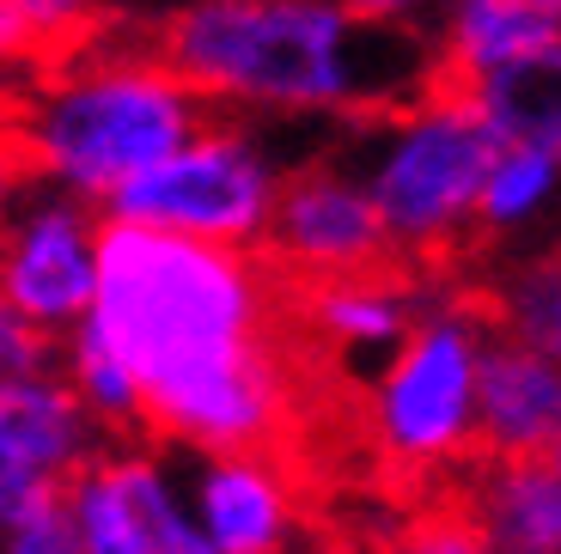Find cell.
Wrapping results in <instances>:
<instances>
[{
  "instance_id": "30bf717a",
  "label": "cell",
  "mask_w": 561,
  "mask_h": 554,
  "mask_svg": "<svg viewBox=\"0 0 561 554\" xmlns=\"http://www.w3.org/2000/svg\"><path fill=\"white\" fill-rule=\"evenodd\" d=\"M147 427L165 445L196 451V458L202 451L275 445V432L287 427V366L275 360V342L153 396L147 402Z\"/></svg>"
},
{
  "instance_id": "603a6c76",
  "label": "cell",
  "mask_w": 561,
  "mask_h": 554,
  "mask_svg": "<svg viewBox=\"0 0 561 554\" xmlns=\"http://www.w3.org/2000/svg\"><path fill=\"white\" fill-rule=\"evenodd\" d=\"M19 13L31 19V31H37V43L56 56V49H68V43L92 37V25H99V7L92 0H19Z\"/></svg>"
},
{
  "instance_id": "4316f807",
  "label": "cell",
  "mask_w": 561,
  "mask_h": 554,
  "mask_svg": "<svg viewBox=\"0 0 561 554\" xmlns=\"http://www.w3.org/2000/svg\"><path fill=\"white\" fill-rule=\"evenodd\" d=\"M543 458H549V463H556V470H561V432H556V439H549V451H543Z\"/></svg>"
},
{
  "instance_id": "cb8c5ba5",
  "label": "cell",
  "mask_w": 561,
  "mask_h": 554,
  "mask_svg": "<svg viewBox=\"0 0 561 554\" xmlns=\"http://www.w3.org/2000/svg\"><path fill=\"white\" fill-rule=\"evenodd\" d=\"M49 360H56V342H49L37 323L19 318V305L0 292V378L31 372V366H49Z\"/></svg>"
},
{
  "instance_id": "9c48e42d",
  "label": "cell",
  "mask_w": 561,
  "mask_h": 554,
  "mask_svg": "<svg viewBox=\"0 0 561 554\" xmlns=\"http://www.w3.org/2000/svg\"><path fill=\"white\" fill-rule=\"evenodd\" d=\"M256 250H268V263L287 268L294 280L397 263L379 208H373V195L348 159H311V165L287 171Z\"/></svg>"
},
{
  "instance_id": "484cf974",
  "label": "cell",
  "mask_w": 561,
  "mask_h": 554,
  "mask_svg": "<svg viewBox=\"0 0 561 554\" xmlns=\"http://www.w3.org/2000/svg\"><path fill=\"white\" fill-rule=\"evenodd\" d=\"M342 7H354L360 19H385V25H415V19L434 13L439 0H342Z\"/></svg>"
},
{
  "instance_id": "5b68a950",
  "label": "cell",
  "mask_w": 561,
  "mask_h": 554,
  "mask_svg": "<svg viewBox=\"0 0 561 554\" xmlns=\"http://www.w3.org/2000/svg\"><path fill=\"white\" fill-rule=\"evenodd\" d=\"M280 177H287V165L256 135L251 116L214 111L165 159H153L140 177H128L123 189L104 195V213L135 220V226H159V232H178V238L256 250Z\"/></svg>"
},
{
  "instance_id": "d6986e66",
  "label": "cell",
  "mask_w": 561,
  "mask_h": 554,
  "mask_svg": "<svg viewBox=\"0 0 561 554\" xmlns=\"http://www.w3.org/2000/svg\"><path fill=\"white\" fill-rule=\"evenodd\" d=\"M56 342H61V366H56V372L73 384V396L85 402V415L99 420L104 432L147 427V396H140V378L123 366V354H116V347H104L99 335L85 330V323H73L68 335H56Z\"/></svg>"
},
{
  "instance_id": "9a60e30c",
  "label": "cell",
  "mask_w": 561,
  "mask_h": 554,
  "mask_svg": "<svg viewBox=\"0 0 561 554\" xmlns=\"http://www.w3.org/2000/svg\"><path fill=\"white\" fill-rule=\"evenodd\" d=\"M421 311H427V292L415 280H403L391 263L306 280V323L354 360H373V354L385 360Z\"/></svg>"
},
{
  "instance_id": "ac0fdd59",
  "label": "cell",
  "mask_w": 561,
  "mask_h": 554,
  "mask_svg": "<svg viewBox=\"0 0 561 554\" xmlns=\"http://www.w3.org/2000/svg\"><path fill=\"white\" fill-rule=\"evenodd\" d=\"M463 92L477 97L494 140H525V147H543L561 159V37L470 80Z\"/></svg>"
},
{
  "instance_id": "8992f818",
  "label": "cell",
  "mask_w": 561,
  "mask_h": 554,
  "mask_svg": "<svg viewBox=\"0 0 561 554\" xmlns=\"http://www.w3.org/2000/svg\"><path fill=\"white\" fill-rule=\"evenodd\" d=\"M489 311L427 305L366 390V432L397 470H446L477 451V354Z\"/></svg>"
},
{
  "instance_id": "52a82bcc",
  "label": "cell",
  "mask_w": 561,
  "mask_h": 554,
  "mask_svg": "<svg viewBox=\"0 0 561 554\" xmlns=\"http://www.w3.org/2000/svg\"><path fill=\"white\" fill-rule=\"evenodd\" d=\"M99 226L104 208L68 195L56 183H25L0 226V292L19 305V318L37 323L49 342L68 335L92 305L99 287Z\"/></svg>"
},
{
  "instance_id": "7402d4cb",
  "label": "cell",
  "mask_w": 561,
  "mask_h": 554,
  "mask_svg": "<svg viewBox=\"0 0 561 554\" xmlns=\"http://www.w3.org/2000/svg\"><path fill=\"white\" fill-rule=\"evenodd\" d=\"M43 56H49V49L37 43L31 19L19 13V0H0V97L19 92V85L43 68Z\"/></svg>"
},
{
  "instance_id": "7c38bea8",
  "label": "cell",
  "mask_w": 561,
  "mask_h": 554,
  "mask_svg": "<svg viewBox=\"0 0 561 554\" xmlns=\"http://www.w3.org/2000/svg\"><path fill=\"white\" fill-rule=\"evenodd\" d=\"M561 432V360L549 342L489 318L477 354V451L537 458Z\"/></svg>"
},
{
  "instance_id": "2e32d148",
  "label": "cell",
  "mask_w": 561,
  "mask_h": 554,
  "mask_svg": "<svg viewBox=\"0 0 561 554\" xmlns=\"http://www.w3.org/2000/svg\"><path fill=\"white\" fill-rule=\"evenodd\" d=\"M556 37H561V19H549L531 0H446L434 31V68L439 80L470 85Z\"/></svg>"
},
{
  "instance_id": "e0dca14e",
  "label": "cell",
  "mask_w": 561,
  "mask_h": 554,
  "mask_svg": "<svg viewBox=\"0 0 561 554\" xmlns=\"http://www.w3.org/2000/svg\"><path fill=\"white\" fill-rule=\"evenodd\" d=\"M549 220H561V159L525 140H494L477 189V238L519 250Z\"/></svg>"
},
{
  "instance_id": "5bb4252c",
  "label": "cell",
  "mask_w": 561,
  "mask_h": 554,
  "mask_svg": "<svg viewBox=\"0 0 561 554\" xmlns=\"http://www.w3.org/2000/svg\"><path fill=\"white\" fill-rule=\"evenodd\" d=\"M463 530L477 549L561 554V470L537 458H482L463 494Z\"/></svg>"
},
{
  "instance_id": "d4e9b609",
  "label": "cell",
  "mask_w": 561,
  "mask_h": 554,
  "mask_svg": "<svg viewBox=\"0 0 561 554\" xmlns=\"http://www.w3.org/2000/svg\"><path fill=\"white\" fill-rule=\"evenodd\" d=\"M31 171H25V153H19L13 128H7V111H0V226H7V213H13V201L25 195Z\"/></svg>"
},
{
  "instance_id": "ba28073f",
  "label": "cell",
  "mask_w": 561,
  "mask_h": 554,
  "mask_svg": "<svg viewBox=\"0 0 561 554\" xmlns=\"http://www.w3.org/2000/svg\"><path fill=\"white\" fill-rule=\"evenodd\" d=\"M68 524L85 554H202L183 475L140 445H99L68 475Z\"/></svg>"
},
{
  "instance_id": "44dd1931",
  "label": "cell",
  "mask_w": 561,
  "mask_h": 554,
  "mask_svg": "<svg viewBox=\"0 0 561 554\" xmlns=\"http://www.w3.org/2000/svg\"><path fill=\"white\" fill-rule=\"evenodd\" d=\"M489 318L506 323V330H525V335H537V342H549V354L561 360V244L525 256V263L501 280Z\"/></svg>"
},
{
  "instance_id": "277c9868",
  "label": "cell",
  "mask_w": 561,
  "mask_h": 554,
  "mask_svg": "<svg viewBox=\"0 0 561 554\" xmlns=\"http://www.w3.org/2000/svg\"><path fill=\"white\" fill-rule=\"evenodd\" d=\"M494 153V128L477 97L451 80H427L403 104L354 116L348 165L385 220L397 263L458 256L477 238V189Z\"/></svg>"
},
{
  "instance_id": "6da1fadb",
  "label": "cell",
  "mask_w": 561,
  "mask_h": 554,
  "mask_svg": "<svg viewBox=\"0 0 561 554\" xmlns=\"http://www.w3.org/2000/svg\"><path fill=\"white\" fill-rule=\"evenodd\" d=\"M153 49L226 116H373L439 80L415 25L360 19L342 0H183Z\"/></svg>"
},
{
  "instance_id": "3957f363",
  "label": "cell",
  "mask_w": 561,
  "mask_h": 554,
  "mask_svg": "<svg viewBox=\"0 0 561 554\" xmlns=\"http://www.w3.org/2000/svg\"><path fill=\"white\" fill-rule=\"evenodd\" d=\"M25 171L68 195L99 201L165 159L214 116V104L183 80L153 43H104L99 31L43 56L19 92L0 97Z\"/></svg>"
},
{
  "instance_id": "4fadbf2b",
  "label": "cell",
  "mask_w": 561,
  "mask_h": 554,
  "mask_svg": "<svg viewBox=\"0 0 561 554\" xmlns=\"http://www.w3.org/2000/svg\"><path fill=\"white\" fill-rule=\"evenodd\" d=\"M99 445L104 427L85 415V402L56 372V360L0 378V470L68 482Z\"/></svg>"
},
{
  "instance_id": "7a4b0ae2",
  "label": "cell",
  "mask_w": 561,
  "mask_h": 554,
  "mask_svg": "<svg viewBox=\"0 0 561 554\" xmlns=\"http://www.w3.org/2000/svg\"><path fill=\"white\" fill-rule=\"evenodd\" d=\"M80 323L123 354V366L140 378V396L153 402L214 366L268 347L275 280L256 263V250L104 213L99 287Z\"/></svg>"
},
{
  "instance_id": "8fae6325",
  "label": "cell",
  "mask_w": 561,
  "mask_h": 554,
  "mask_svg": "<svg viewBox=\"0 0 561 554\" xmlns=\"http://www.w3.org/2000/svg\"><path fill=\"white\" fill-rule=\"evenodd\" d=\"M183 494L202 530V554H275L299 542L294 482L268 458V445L202 451L196 475H183Z\"/></svg>"
},
{
  "instance_id": "83f0119b",
  "label": "cell",
  "mask_w": 561,
  "mask_h": 554,
  "mask_svg": "<svg viewBox=\"0 0 561 554\" xmlns=\"http://www.w3.org/2000/svg\"><path fill=\"white\" fill-rule=\"evenodd\" d=\"M531 7H543L549 19H561V0H531Z\"/></svg>"
},
{
  "instance_id": "ffe728a7",
  "label": "cell",
  "mask_w": 561,
  "mask_h": 554,
  "mask_svg": "<svg viewBox=\"0 0 561 554\" xmlns=\"http://www.w3.org/2000/svg\"><path fill=\"white\" fill-rule=\"evenodd\" d=\"M0 549L13 554H80L68 524V482L0 470Z\"/></svg>"
}]
</instances>
